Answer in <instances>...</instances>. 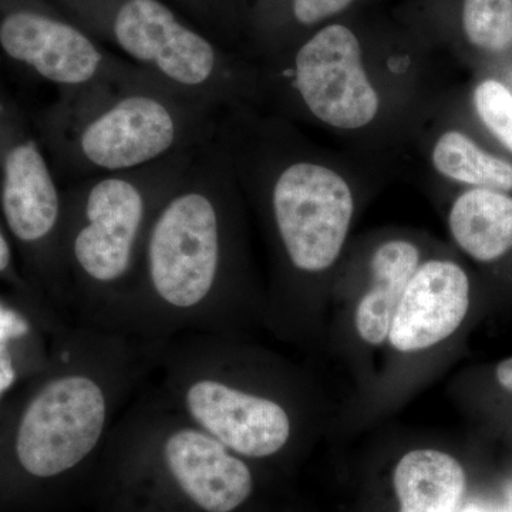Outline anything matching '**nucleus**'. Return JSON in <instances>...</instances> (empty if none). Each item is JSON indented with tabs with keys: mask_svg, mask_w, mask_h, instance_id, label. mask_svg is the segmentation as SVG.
Returning a JSON list of instances; mask_svg holds the SVG:
<instances>
[{
	"mask_svg": "<svg viewBox=\"0 0 512 512\" xmlns=\"http://www.w3.org/2000/svg\"><path fill=\"white\" fill-rule=\"evenodd\" d=\"M474 106L485 127L512 153V93L497 80H485L474 92Z\"/></svg>",
	"mask_w": 512,
	"mask_h": 512,
	"instance_id": "dca6fc26",
	"label": "nucleus"
},
{
	"mask_svg": "<svg viewBox=\"0 0 512 512\" xmlns=\"http://www.w3.org/2000/svg\"><path fill=\"white\" fill-rule=\"evenodd\" d=\"M28 325L25 320L20 319L15 313L0 308V340H6L10 336H18L26 332Z\"/></svg>",
	"mask_w": 512,
	"mask_h": 512,
	"instance_id": "a211bd4d",
	"label": "nucleus"
},
{
	"mask_svg": "<svg viewBox=\"0 0 512 512\" xmlns=\"http://www.w3.org/2000/svg\"><path fill=\"white\" fill-rule=\"evenodd\" d=\"M353 0H292V13L301 25H315L320 20L348 8Z\"/></svg>",
	"mask_w": 512,
	"mask_h": 512,
	"instance_id": "f3484780",
	"label": "nucleus"
},
{
	"mask_svg": "<svg viewBox=\"0 0 512 512\" xmlns=\"http://www.w3.org/2000/svg\"><path fill=\"white\" fill-rule=\"evenodd\" d=\"M463 28L478 49L500 53L512 47V0H464Z\"/></svg>",
	"mask_w": 512,
	"mask_h": 512,
	"instance_id": "2eb2a0df",
	"label": "nucleus"
},
{
	"mask_svg": "<svg viewBox=\"0 0 512 512\" xmlns=\"http://www.w3.org/2000/svg\"><path fill=\"white\" fill-rule=\"evenodd\" d=\"M470 308L466 271L451 261H429L417 268L404 291L389 340L403 353L420 352L453 336Z\"/></svg>",
	"mask_w": 512,
	"mask_h": 512,
	"instance_id": "9d476101",
	"label": "nucleus"
},
{
	"mask_svg": "<svg viewBox=\"0 0 512 512\" xmlns=\"http://www.w3.org/2000/svg\"><path fill=\"white\" fill-rule=\"evenodd\" d=\"M62 198L42 141L0 82V212L60 308L72 318L60 249Z\"/></svg>",
	"mask_w": 512,
	"mask_h": 512,
	"instance_id": "423d86ee",
	"label": "nucleus"
},
{
	"mask_svg": "<svg viewBox=\"0 0 512 512\" xmlns=\"http://www.w3.org/2000/svg\"><path fill=\"white\" fill-rule=\"evenodd\" d=\"M0 49L59 90L124 76L136 66L107 55L79 25L30 5L0 16Z\"/></svg>",
	"mask_w": 512,
	"mask_h": 512,
	"instance_id": "1a4fd4ad",
	"label": "nucleus"
},
{
	"mask_svg": "<svg viewBox=\"0 0 512 512\" xmlns=\"http://www.w3.org/2000/svg\"><path fill=\"white\" fill-rule=\"evenodd\" d=\"M215 138V137H214ZM214 138L151 222L117 313L116 332L151 343L212 335L232 288L231 212Z\"/></svg>",
	"mask_w": 512,
	"mask_h": 512,
	"instance_id": "f257e3e1",
	"label": "nucleus"
},
{
	"mask_svg": "<svg viewBox=\"0 0 512 512\" xmlns=\"http://www.w3.org/2000/svg\"><path fill=\"white\" fill-rule=\"evenodd\" d=\"M266 202L282 254L305 274L326 271L339 258L355 201L342 175L309 161H293L269 177Z\"/></svg>",
	"mask_w": 512,
	"mask_h": 512,
	"instance_id": "0eeeda50",
	"label": "nucleus"
},
{
	"mask_svg": "<svg viewBox=\"0 0 512 512\" xmlns=\"http://www.w3.org/2000/svg\"><path fill=\"white\" fill-rule=\"evenodd\" d=\"M191 2H192V8H194V0H191Z\"/></svg>",
	"mask_w": 512,
	"mask_h": 512,
	"instance_id": "4be33fe9",
	"label": "nucleus"
},
{
	"mask_svg": "<svg viewBox=\"0 0 512 512\" xmlns=\"http://www.w3.org/2000/svg\"><path fill=\"white\" fill-rule=\"evenodd\" d=\"M198 147L134 170L83 178L62 191L60 249L74 325L116 332L151 222Z\"/></svg>",
	"mask_w": 512,
	"mask_h": 512,
	"instance_id": "7ed1b4c3",
	"label": "nucleus"
},
{
	"mask_svg": "<svg viewBox=\"0 0 512 512\" xmlns=\"http://www.w3.org/2000/svg\"><path fill=\"white\" fill-rule=\"evenodd\" d=\"M458 247L480 262H493L512 249V197L476 188L461 194L448 215Z\"/></svg>",
	"mask_w": 512,
	"mask_h": 512,
	"instance_id": "ddd939ff",
	"label": "nucleus"
},
{
	"mask_svg": "<svg viewBox=\"0 0 512 512\" xmlns=\"http://www.w3.org/2000/svg\"><path fill=\"white\" fill-rule=\"evenodd\" d=\"M10 271H12V248L0 227V276L9 275Z\"/></svg>",
	"mask_w": 512,
	"mask_h": 512,
	"instance_id": "aec40b11",
	"label": "nucleus"
},
{
	"mask_svg": "<svg viewBox=\"0 0 512 512\" xmlns=\"http://www.w3.org/2000/svg\"><path fill=\"white\" fill-rule=\"evenodd\" d=\"M215 106L136 66L124 76L59 90L37 128L50 163L79 181L208 143L217 133Z\"/></svg>",
	"mask_w": 512,
	"mask_h": 512,
	"instance_id": "f03ea898",
	"label": "nucleus"
},
{
	"mask_svg": "<svg viewBox=\"0 0 512 512\" xmlns=\"http://www.w3.org/2000/svg\"><path fill=\"white\" fill-rule=\"evenodd\" d=\"M13 377H15V373H13L9 355L6 352L5 340H0V393L8 389L10 383L13 382Z\"/></svg>",
	"mask_w": 512,
	"mask_h": 512,
	"instance_id": "6ab92c4d",
	"label": "nucleus"
},
{
	"mask_svg": "<svg viewBox=\"0 0 512 512\" xmlns=\"http://www.w3.org/2000/svg\"><path fill=\"white\" fill-rule=\"evenodd\" d=\"M84 25L109 37L133 63L178 89L217 104L238 79L211 40L160 0H67Z\"/></svg>",
	"mask_w": 512,
	"mask_h": 512,
	"instance_id": "39448f33",
	"label": "nucleus"
},
{
	"mask_svg": "<svg viewBox=\"0 0 512 512\" xmlns=\"http://www.w3.org/2000/svg\"><path fill=\"white\" fill-rule=\"evenodd\" d=\"M393 483L399 512H457L467 478L456 458L423 448L403 456L394 470Z\"/></svg>",
	"mask_w": 512,
	"mask_h": 512,
	"instance_id": "f8f14e48",
	"label": "nucleus"
},
{
	"mask_svg": "<svg viewBox=\"0 0 512 512\" xmlns=\"http://www.w3.org/2000/svg\"><path fill=\"white\" fill-rule=\"evenodd\" d=\"M495 377L505 392L512 393V356L498 363Z\"/></svg>",
	"mask_w": 512,
	"mask_h": 512,
	"instance_id": "412c9836",
	"label": "nucleus"
},
{
	"mask_svg": "<svg viewBox=\"0 0 512 512\" xmlns=\"http://www.w3.org/2000/svg\"><path fill=\"white\" fill-rule=\"evenodd\" d=\"M285 79L309 111L323 123L357 130L372 123L380 99L362 63V47L352 30L332 25L320 30L296 53Z\"/></svg>",
	"mask_w": 512,
	"mask_h": 512,
	"instance_id": "6e6552de",
	"label": "nucleus"
},
{
	"mask_svg": "<svg viewBox=\"0 0 512 512\" xmlns=\"http://www.w3.org/2000/svg\"><path fill=\"white\" fill-rule=\"evenodd\" d=\"M419 266L420 252L412 242L392 239L376 249L372 282L355 315L357 333L367 345L380 346L389 338L394 313Z\"/></svg>",
	"mask_w": 512,
	"mask_h": 512,
	"instance_id": "9b49d317",
	"label": "nucleus"
},
{
	"mask_svg": "<svg viewBox=\"0 0 512 512\" xmlns=\"http://www.w3.org/2000/svg\"><path fill=\"white\" fill-rule=\"evenodd\" d=\"M434 168L444 177L477 188L512 190V164L485 153L460 131H447L431 153Z\"/></svg>",
	"mask_w": 512,
	"mask_h": 512,
	"instance_id": "4468645a",
	"label": "nucleus"
},
{
	"mask_svg": "<svg viewBox=\"0 0 512 512\" xmlns=\"http://www.w3.org/2000/svg\"><path fill=\"white\" fill-rule=\"evenodd\" d=\"M154 375L160 376L158 389L177 412L239 457L265 460L291 443L288 406L262 386L241 382L212 335L165 342Z\"/></svg>",
	"mask_w": 512,
	"mask_h": 512,
	"instance_id": "20e7f679",
	"label": "nucleus"
}]
</instances>
